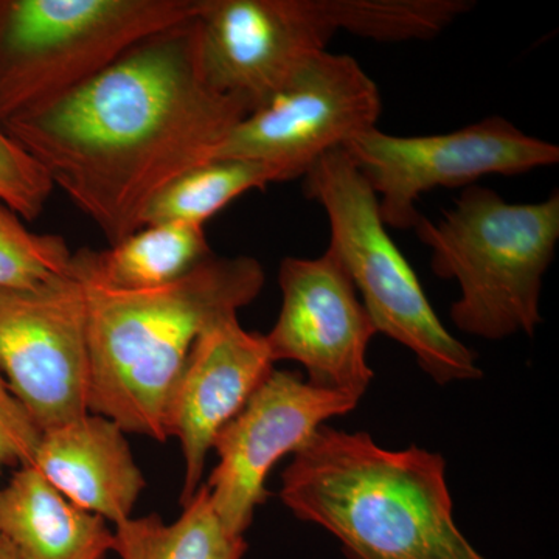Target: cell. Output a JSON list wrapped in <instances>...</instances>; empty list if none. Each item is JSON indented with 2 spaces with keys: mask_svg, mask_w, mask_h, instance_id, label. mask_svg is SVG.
<instances>
[{
  "mask_svg": "<svg viewBox=\"0 0 559 559\" xmlns=\"http://www.w3.org/2000/svg\"><path fill=\"white\" fill-rule=\"evenodd\" d=\"M0 559H21L16 549L11 546L10 540L2 535V532H0Z\"/></svg>",
  "mask_w": 559,
  "mask_h": 559,
  "instance_id": "cell-22",
  "label": "cell"
},
{
  "mask_svg": "<svg viewBox=\"0 0 559 559\" xmlns=\"http://www.w3.org/2000/svg\"><path fill=\"white\" fill-rule=\"evenodd\" d=\"M274 364L264 334L242 329L238 314L213 323L194 342L164 419L167 440L180 441L186 462L180 506L200 489L219 430L270 377Z\"/></svg>",
  "mask_w": 559,
  "mask_h": 559,
  "instance_id": "cell-13",
  "label": "cell"
},
{
  "mask_svg": "<svg viewBox=\"0 0 559 559\" xmlns=\"http://www.w3.org/2000/svg\"><path fill=\"white\" fill-rule=\"evenodd\" d=\"M53 189L38 162L0 128V202L22 219L35 221L46 209Z\"/></svg>",
  "mask_w": 559,
  "mask_h": 559,
  "instance_id": "cell-20",
  "label": "cell"
},
{
  "mask_svg": "<svg viewBox=\"0 0 559 559\" xmlns=\"http://www.w3.org/2000/svg\"><path fill=\"white\" fill-rule=\"evenodd\" d=\"M373 190L388 229L412 230L417 202L433 189L474 186L489 175L514 176L551 167L559 148L492 116L444 134L401 138L374 128L344 148Z\"/></svg>",
  "mask_w": 559,
  "mask_h": 559,
  "instance_id": "cell-8",
  "label": "cell"
},
{
  "mask_svg": "<svg viewBox=\"0 0 559 559\" xmlns=\"http://www.w3.org/2000/svg\"><path fill=\"white\" fill-rule=\"evenodd\" d=\"M282 308L266 337L272 360H294L316 388L360 400L373 381L367 362L378 333L358 290L329 249L286 257L278 267Z\"/></svg>",
  "mask_w": 559,
  "mask_h": 559,
  "instance_id": "cell-12",
  "label": "cell"
},
{
  "mask_svg": "<svg viewBox=\"0 0 559 559\" xmlns=\"http://www.w3.org/2000/svg\"><path fill=\"white\" fill-rule=\"evenodd\" d=\"M40 436L35 419L0 374V473L33 465Z\"/></svg>",
  "mask_w": 559,
  "mask_h": 559,
  "instance_id": "cell-21",
  "label": "cell"
},
{
  "mask_svg": "<svg viewBox=\"0 0 559 559\" xmlns=\"http://www.w3.org/2000/svg\"><path fill=\"white\" fill-rule=\"evenodd\" d=\"M301 180L305 197L325 212L329 250L347 271L378 333L411 349L437 384L480 380L476 353L441 323L347 151H330Z\"/></svg>",
  "mask_w": 559,
  "mask_h": 559,
  "instance_id": "cell-5",
  "label": "cell"
},
{
  "mask_svg": "<svg viewBox=\"0 0 559 559\" xmlns=\"http://www.w3.org/2000/svg\"><path fill=\"white\" fill-rule=\"evenodd\" d=\"M210 255L204 227L148 224L109 249L72 252L69 270L91 285L134 293L178 282Z\"/></svg>",
  "mask_w": 559,
  "mask_h": 559,
  "instance_id": "cell-16",
  "label": "cell"
},
{
  "mask_svg": "<svg viewBox=\"0 0 559 559\" xmlns=\"http://www.w3.org/2000/svg\"><path fill=\"white\" fill-rule=\"evenodd\" d=\"M175 522L146 514L120 522L114 530V549L120 559H242L245 536L231 533L219 520L209 488L201 485Z\"/></svg>",
  "mask_w": 559,
  "mask_h": 559,
  "instance_id": "cell-17",
  "label": "cell"
},
{
  "mask_svg": "<svg viewBox=\"0 0 559 559\" xmlns=\"http://www.w3.org/2000/svg\"><path fill=\"white\" fill-rule=\"evenodd\" d=\"M202 9L204 0H0V128Z\"/></svg>",
  "mask_w": 559,
  "mask_h": 559,
  "instance_id": "cell-7",
  "label": "cell"
},
{
  "mask_svg": "<svg viewBox=\"0 0 559 559\" xmlns=\"http://www.w3.org/2000/svg\"><path fill=\"white\" fill-rule=\"evenodd\" d=\"M417 27L409 0H204L198 46L210 86L253 110L337 33L399 44Z\"/></svg>",
  "mask_w": 559,
  "mask_h": 559,
  "instance_id": "cell-6",
  "label": "cell"
},
{
  "mask_svg": "<svg viewBox=\"0 0 559 559\" xmlns=\"http://www.w3.org/2000/svg\"><path fill=\"white\" fill-rule=\"evenodd\" d=\"M0 532L21 559H105L108 521L80 509L35 466H21L0 488Z\"/></svg>",
  "mask_w": 559,
  "mask_h": 559,
  "instance_id": "cell-15",
  "label": "cell"
},
{
  "mask_svg": "<svg viewBox=\"0 0 559 559\" xmlns=\"http://www.w3.org/2000/svg\"><path fill=\"white\" fill-rule=\"evenodd\" d=\"M280 499L348 559H487L455 524L443 455L423 448L320 426L283 471Z\"/></svg>",
  "mask_w": 559,
  "mask_h": 559,
  "instance_id": "cell-2",
  "label": "cell"
},
{
  "mask_svg": "<svg viewBox=\"0 0 559 559\" xmlns=\"http://www.w3.org/2000/svg\"><path fill=\"white\" fill-rule=\"evenodd\" d=\"M381 112L380 87L362 66L320 51L234 128L213 159L266 162L288 182L301 179L320 157L378 128Z\"/></svg>",
  "mask_w": 559,
  "mask_h": 559,
  "instance_id": "cell-9",
  "label": "cell"
},
{
  "mask_svg": "<svg viewBox=\"0 0 559 559\" xmlns=\"http://www.w3.org/2000/svg\"><path fill=\"white\" fill-rule=\"evenodd\" d=\"M124 436L112 419L86 414L43 432L32 466L70 502L117 525L146 487Z\"/></svg>",
  "mask_w": 559,
  "mask_h": 559,
  "instance_id": "cell-14",
  "label": "cell"
},
{
  "mask_svg": "<svg viewBox=\"0 0 559 559\" xmlns=\"http://www.w3.org/2000/svg\"><path fill=\"white\" fill-rule=\"evenodd\" d=\"M359 401L316 388L296 371L272 370L245 407L219 430L210 474L213 509L235 535L245 536L270 491L266 480L285 455L299 452L330 418L356 409Z\"/></svg>",
  "mask_w": 559,
  "mask_h": 559,
  "instance_id": "cell-11",
  "label": "cell"
},
{
  "mask_svg": "<svg viewBox=\"0 0 559 559\" xmlns=\"http://www.w3.org/2000/svg\"><path fill=\"white\" fill-rule=\"evenodd\" d=\"M278 182H288L285 173L266 162L209 160L168 183L146 209L143 226L183 223L204 227L231 201Z\"/></svg>",
  "mask_w": 559,
  "mask_h": 559,
  "instance_id": "cell-18",
  "label": "cell"
},
{
  "mask_svg": "<svg viewBox=\"0 0 559 559\" xmlns=\"http://www.w3.org/2000/svg\"><path fill=\"white\" fill-rule=\"evenodd\" d=\"M252 108L205 80L198 16L140 40L57 100L2 128L117 245L168 183L212 160Z\"/></svg>",
  "mask_w": 559,
  "mask_h": 559,
  "instance_id": "cell-1",
  "label": "cell"
},
{
  "mask_svg": "<svg viewBox=\"0 0 559 559\" xmlns=\"http://www.w3.org/2000/svg\"><path fill=\"white\" fill-rule=\"evenodd\" d=\"M412 230L430 249L433 274L459 283L450 314L460 331L488 341L535 334L544 275L559 241L558 191L513 204L474 183L443 218L421 215Z\"/></svg>",
  "mask_w": 559,
  "mask_h": 559,
  "instance_id": "cell-4",
  "label": "cell"
},
{
  "mask_svg": "<svg viewBox=\"0 0 559 559\" xmlns=\"http://www.w3.org/2000/svg\"><path fill=\"white\" fill-rule=\"evenodd\" d=\"M87 370L80 278L69 270L35 288H0V374L40 432L90 414Z\"/></svg>",
  "mask_w": 559,
  "mask_h": 559,
  "instance_id": "cell-10",
  "label": "cell"
},
{
  "mask_svg": "<svg viewBox=\"0 0 559 559\" xmlns=\"http://www.w3.org/2000/svg\"><path fill=\"white\" fill-rule=\"evenodd\" d=\"M264 282L253 257L213 253L162 288L127 293L83 282L90 414L112 419L127 433L167 441L165 411L194 342L252 304Z\"/></svg>",
  "mask_w": 559,
  "mask_h": 559,
  "instance_id": "cell-3",
  "label": "cell"
},
{
  "mask_svg": "<svg viewBox=\"0 0 559 559\" xmlns=\"http://www.w3.org/2000/svg\"><path fill=\"white\" fill-rule=\"evenodd\" d=\"M72 252L58 235L35 234L0 202V288L27 289L68 274Z\"/></svg>",
  "mask_w": 559,
  "mask_h": 559,
  "instance_id": "cell-19",
  "label": "cell"
}]
</instances>
